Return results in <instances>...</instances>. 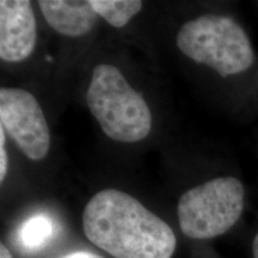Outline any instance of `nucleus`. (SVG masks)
I'll list each match as a JSON object with an SVG mask.
<instances>
[{"label": "nucleus", "instance_id": "f257e3e1", "mask_svg": "<svg viewBox=\"0 0 258 258\" xmlns=\"http://www.w3.org/2000/svg\"><path fill=\"white\" fill-rule=\"evenodd\" d=\"M86 238L115 258H171L176 234L137 199L116 189L92 196L83 212Z\"/></svg>", "mask_w": 258, "mask_h": 258}, {"label": "nucleus", "instance_id": "f03ea898", "mask_svg": "<svg viewBox=\"0 0 258 258\" xmlns=\"http://www.w3.org/2000/svg\"><path fill=\"white\" fill-rule=\"evenodd\" d=\"M176 43L185 56L221 78L247 72L256 62L249 35L228 15L207 14L186 22L177 32Z\"/></svg>", "mask_w": 258, "mask_h": 258}, {"label": "nucleus", "instance_id": "7ed1b4c3", "mask_svg": "<svg viewBox=\"0 0 258 258\" xmlns=\"http://www.w3.org/2000/svg\"><path fill=\"white\" fill-rule=\"evenodd\" d=\"M86 102L99 127L111 140L134 144L150 134V106L114 64L99 63L93 69Z\"/></svg>", "mask_w": 258, "mask_h": 258}, {"label": "nucleus", "instance_id": "20e7f679", "mask_svg": "<svg viewBox=\"0 0 258 258\" xmlns=\"http://www.w3.org/2000/svg\"><path fill=\"white\" fill-rule=\"evenodd\" d=\"M245 208V188L234 176L215 177L180 196L177 217L180 231L195 240H208L227 233Z\"/></svg>", "mask_w": 258, "mask_h": 258}, {"label": "nucleus", "instance_id": "39448f33", "mask_svg": "<svg viewBox=\"0 0 258 258\" xmlns=\"http://www.w3.org/2000/svg\"><path fill=\"white\" fill-rule=\"evenodd\" d=\"M0 125L29 159L38 161L47 157L50 148L49 127L40 103L27 90H0Z\"/></svg>", "mask_w": 258, "mask_h": 258}, {"label": "nucleus", "instance_id": "423d86ee", "mask_svg": "<svg viewBox=\"0 0 258 258\" xmlns=\"http://www.w3.org/2000/svg\"><path fill=\"white\" fill-rule=\"evenodd\" d=\"M36 19L28 0L0 2V57L6 62H22L36 47Z\"/></svg>", "mask_w": 258, "mask_h": 258}, {"label": "nucleus", "instance_id": "0eeeda50", "mask_svg": "<svg viewBox=\"0 0 258 258\" xmlns=\"http://www.w3.org/2000/svg\"><path fill=\"white\" fill-rule=\"evenodd\" d=\"M37 4L47 23L63 36H85L93 30L99 17L91 2L41 0Z\"/></svg>", "mask_w": 258, "mask_h": 258}, {"label": "nucleus", "instance_id": "6e6552de", "mask_svg": "<svg viewBox=\"0 0 258 258\" xmlns=\"http://www.w3.org/2000/svg\"><path fill=\"white\" fill-rule=\"evenodd\" d=\"M96 14L114 28H123L143 9L139 0H90Z\"/></svg>", "mask_w": 258, "mask_h": 258}, {"label": "nucleus", "instance_id": "1a4fd4ad", "mask_svg": "<svg viewBox=\"0 0 258 258\" xmlns=\"http://www.w3.org/2000/svg\"><path fill=\"white\" fill-rule=\"evenodd\" d=\"M53 232V221L46 215H36L28 219L22 227V243L29 250L41 249L50 239Z\"/></svg>", "mask_w": 258, "mask_h": 258}, {"label": "nucleus", "instance_id": "9d476101", "mask_svg": "<svg viewBox=\"0 0 258 258\" xmlns=\"http://www.w3.org/2000/svg\"><path fill=\"white\" fill-rule=\"evenodd\" d=\"M8 172V153L5 150V129L0 125V182H4Z\"/></svg>", "mask_w": 258, "mask_h": 258}, {"label": "nucleus", "instance_id": "9b49d317", "mask_svg": "<svg viewBox=\"0 0 258 258\" xmlns=\"http://www.w3.org/2000/svg\"><path fill=\"white\" fill-rule=\"evenodd\" d=\"M56 258H105V257L101 256V254H97L95 252H90V251H73V252L61 254V256Z\"/></svg>", "mask_w": 258, "mask_h": 258}, {"label": "nucleus", "instance_id": "f8f14e48", "mask_svg": "<svg viewBox=\"0 0 258 258\" xmlns=\"http://www.w3.org/2000/svg\"><path fill=\"white\" fill-rule=\"evenodd\" d=\"M251 250H252V258H258V232L253 237L252 245H251Z\"/></svg>", "mask_w": 258, "mask_h": 258}, {"label": "nucleus", "instance_id": "ddd939ff", "mask_svg": "<svg viewBox=\"0 0 258 258\" xmlns=\"http://www.w3.org/2000/svg\"><path fill=\"white\" fill-rule=\"evenodd\" d=\"M0 258H14L12 257L11 251L4 244H0Z\"/></svg>", "mask_w": 258, "mask_h": 258}]
</instances>
